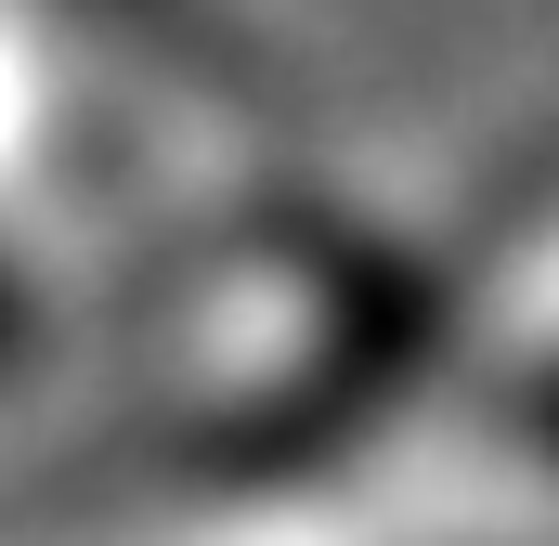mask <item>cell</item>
Returning <instances> with one entry per match:
<instances>
[{
  "label": "cell",
  "instance_id": "3",
  "mask_svg": "<svg viewBox=\"0 0 559 546\" xmlns=\"http://www.w3.org/2000/svg\"><path fill=\"white\" fill-rule=\"evenodd\" d=\"M26 339H39V325H26V286H13V273H0V365H13V352H26Z\"/></svg>",
  "mask_w": 559,
  "mask_h": 546
},
{
  "label": "cell",
  "instance_id": "2",
  "mask_svg": "<svg viewBox=\"0 0 559 546\" xmlns=\"http://www.w3.org/2000/svg\"><path fill=\"white\" fill-rule=\"evenodd\" d=\"M521 429H534V455H559V352L521 378Z\"/></svg>",
  "mask_w": 559,
  "mask_h": 546
},
{
  "label": "cell",
  "instance_id": "1",
  "mask_svg": "<svg viewBox=\"0 0 559 546\" xmlns=\"http://www.w3.org/2000/svg\"><path fill=\"white\" fill-rule=\"evenodd\" d=\"M429 339L442 325H429L404 261H378V248H274L169 352V429H182L195 468L274 482L299 455H325L338 429H365L429 365Z\"/></svg>",
  "mask_w": 559,
  "mask_h": 546
}]
</instances>
